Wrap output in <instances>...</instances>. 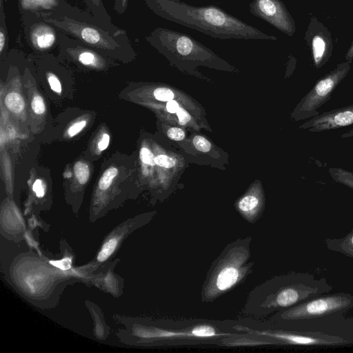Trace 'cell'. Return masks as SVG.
I'll use <instances>...</instances> for the list:
<instances>
[{
    "label": "cell",
    "instance_id": "cell-34",
    "mask_svg": "<svg viewBox=\"0 0 353 353\" xmlns=\"http://www.w3.org/2000/svg\"><path fill=\"white\" fill-rule=\"evenodd\" d=\"M167 134L170 139L174 141H181L185 136L182 129L176 127L169 128Z\"/></svg>",
    "mask_w": 353,
    "mask_h": 353
},
{
    "label": "cell",
    "instance_id": "cell-17",
    "mask_svg": "<svg viewBox=\"0 0 353 353\" xmlns=\"http://www.w3.org/2000/svg\"><path fill=\"white\" fill-rule=\"evenodd\" d=\"M88 11L108 31L114 34H126L127 32L112 23L111 16L108 14L103 0H83Z\"/></svg>",
    "mask_w": 353,
    "mask_h": 353
},
{
    "label": "cell",
    "instance_id": "cell-44",
    "mask_svg": "<svg viewBox=\"0 0 353 353\" xmlns=\"http://www.w3.org/2000/svg\"><path fill=\"white\" fill-rule=\"evenodd\" d=\"M64 1H67V0H64Z\"/></svg>",
    "mask_w": 353,
    "mask_h": 353
},
{
    "label": "cell",
    "instance_id": "cell-3",
    "mask_svg": "<svg viewBox=\"0 0 353 353\" xmlns=\"http://www.w3.org/2000/svg\"><path fill=\"white\" fill-rule=\"evenodd\" d=\"M249 241L250 238L230 245L213 265L202 291L203 300L210 301L220 296L250 272Z\"/></svg>",
    "mask_w": 353,
    "mask_h": 353
},
{
    "label": "cell",
    "instance_id": "cell-39",
    "mask_svg": "<svg viewBox=\"0 0 353 353\" xmlns=\"http://www.w3.org/2000/svg\"><path fill=\"white\" fill-rule=\"evenodd\" d=\"M110 142V137L108 134H104L98 143V148L100 150H104L107 148Z\"/></svg>",
    "mask_w": 353,
    "mask_h": 353
},
{
    "label": "cell",
    "instance_id": "cell-4",
    "mask_svg": "<svg viewBox=\"0 0 353 353\" xmlns=\"http://www.w3.org/2000/svg\"><path fill=\"white\" fill-rule=\"evenodd\" d=\"M145 40L160 53L179 64L219 63L212 50L190 35L165 28H156Z\"/></svg>",
    "mask_w": 353,
    "mask_h": 353
},
{
    "label": "cell",
    "instance_id": "cell-16",
    "mask_svg": "<svg viewBox=\"0 0 353 353\" xmlns=\"http://www.w3.org/2000/svg\"><path fill=\"white\" fill-rule=\"evenodd\" d=\"M64 0H18L21 14L32 12L47 16L62 8Z\"/></svg>",
    "mask_w": 353,
    "mask_h": 353
},
{
    "label": "cell",
    "instance_id": "cell-22",
    "mask_svg": "<svg viewBox=\"0 0 353 353\" xmlns=\"http://www.w3.org/2000/svg\"><path fill=\"white\" fill-rule=\"evenodd\" d=\"M328 173L334 181L353 190V172L341 168H330Z\"/></svg>",
    "mask_w": 353,
    "mask_h": 353
},
{
    "label": "cell",
    "instance_id": "cell-11",
    "mask_svg": "<svg viewBox=\"0 0 353 353\" xmlns=\"http://www.w3.org/2000/svg\"><path fill=\"white\" fill-rule=\"evenodd\" d=\"M250 12L288 36L296 30L295 22L281 0H252Z\"/></svg>",
    "mask_w": 353,
    "mask_h": 353
},
{
    "label": "cell",
    "instance_id": "cell-10",
    "mask_svg": "<svg viewBox=\"0 0 353 353\" xmlns=\"http://www.w3.org/2000/svg\"><path fill=\"white\" fill-rule=\"evenodd\" d=\"M58 47L60 56L85 67L101 68L109 59L94 48L61 32Z\"/></svg>",
    "mask_w": 353,
    "mask_h": 353
},
{
    "label": "cell",
    "instance_id": "cell-35",
    "mask_svg": "<svg viewBox=\"0 0 353 353\" xmlns=\"http://www.w3.org/2000/svg\"><path fill=\"white\" fill-rule=\"evenodd\" d=\"M129 0H114V10L119 14H123L128 7Z\"/></svg>",
    "mask_w": 353,
    "mask_h": 353
},
{
    "label": "cell",
    "instance_id": "cell-23",
    "mask_svg": "<svg viewBox=\"0 0 353 353\" xmlns=\"http://www.w3.org/2000/svg\"><path fill=\"white\" fill-rule=\"evenodd\" d=\"M8 32L3 1H0V56L2 58L8 49Z\"/></svg>",
    "mask_w": 353,
    "mask_h": 353
},
{
    "label": "cell",
    "instance_id": "cell-25",
    "mask_svg": "<svg viewBox=\"0 0 353 353\" xmlns=\"http://www.w3.org/2000/svg\"><path fill=\"white\" fill-rule=\"evenodd\" d=\"M73 259L70 254H65L60 259L50 260L48 263L54 268L63 272L71 271L72 268Z\"/></svg>",
    "mask_w": 353,
    "mask_h": 353
},
{
    "label": "cell",
    "instance_id": "cell-40",
    "mask_svg": "<svg viewBox=\"0 0 353 353\" xmlns=\"http://www.w3.org/2000/svg\"><path fill=\"white\" fill-rule=\"evenodd\" d=\"M179 108V105L174 100H170L166 103V109L170 113H176Z\"/></svg>",
    "mask_w": 353,
    "mask_h": 353
},
{
    "label": "cell",
    "instance_id": "cell-9",
    "mask_svg": "<svg viewBox=\"0 0 353 353\" xmlns=\"http://www.w3.org/2000/svg\"><path fill=\"white\" fill-rule=\"evenodd\" d=\"M21 14L25 38L32 50L46 53L59 46L61 32L43 15L32 12Z\"/></svg>",
    "mask_w": 353,
    "mask_h": 353
},
{
    "label": "cell",
    "instance_id": "cell-30",
    "mask_svg": "<svg viewBox=\"0 0 353 353\" xmlns=\"http://www.w3.org/2000/svg\"><path fill=\"white\" fill-rule=\"evenodd\" d=\"M155 164L159 166L170 168L175 165L176 160L165 154H159L154 158Z\"/></svg>",
    "mask_w": 353,
    "mask_h": 353
},
{
    "label": "cell",
    "instance_id": "cell-8",
    "mask_svg": "<svg viewBox=\"0 0 353 353\" xmlns=\"http://www.w3.org/2000/svg\"><path fill=\"white\" fill-rule=\"evenodd\" d=\"M127 330H130L128 336H132V341L136 343L172 339H208L230 335L220 332L209 325H200L181 330H170L134 323L130 327L128 326Z\"/></svg>",
    "mask_w": 353,
    "mask_h": 353
},
{
    "label": "cell",
    "instance_id": "cell-36",
    "mask_svg": "<svg viewBox=\"0 0 353 353\" xmlns=\"http://www.w3.org/2000/svg\"><path fill=\"white\" fill-rule=\"evenodd\" d=\"M176 114L178 117L179 124L181 125H185L191 119L188 112L180 106Z\"/></svg>",
    "mask_w": 353,
    "mask_h": 353
},
{
    "label": "cell",
    "instance_id": "cell-37",
    "mask_svg": "<svg viewBox=\"0 0 353 353\" xmlns=\"http://www.w3.org/2000/svg\"><path fill=\"white\" fill-rule=\"evenodd\" d=\"M86 122L85 121H80L77 123H74L72 125H71L68 130V133L70 137H73L78 134L79 132L82 130V129L85 126Z\"/></svg>",
    "mask_w": 353,
    "mask_h": 353
},
{
    "label": "cell",
    "instance_id": "cell-32",
    "mask_svg": "<svg viewBox=\"0 0 353 353\" xmlns=\"http://www.w3.org/2000/svg\"><path fill=\"white\" fill-rule=\"evenodd\" d=\"M46 76L50 88L57 93H61L62 88L58 77L51 72H48Z\"/></svg>",
    "mask_w": 353,
    "mask_h": 353
},
{
    "label": "cell",
    "instance_id": "cell-19",
    "mask_svg": "<svg viewBox=\"0 0 353 353\" xmlns=\"http://www.w3.org/2000/svg\"><path fill=\"white\" fill-rule=\"evenodd\" d=\"M85 303L94 321V334L95 337L101 341L105 340L110 334V327L104 321L101 310L95 303L88 300H86Z\"/></svg>",
    "mask_w": 353,
    "mask_h": 353
},
{
    "label": "cell",
    "instance_id": "cell-1",
    "mask_svg": "<svg viewBox=\"0 0 353 353\" xmlns=\"http://www.w3.org/2000/svg\"><path fill=\"white\" fill-rule=\"evenodd\" d=\"M145 3L156 15L214 39H277L214 5L195 6L181 0H145Z\"/></svg>",
    "mask_w": 353,
    "mask_h": 353
},
{
    "label": "cell",
    "instance_id": "cell-24",
    "mask_svg": "<svg viewBox=\"0 0 353 353\" xmlns=\"http://www.w3.org/2000/svg\"><path fill=\"white\" fill-rule=\"evenodd\" d=\"M5 104L14 113H20L25 108L24 100L21 95L17 92L8 94L5 98Z\"/></svg>",
    "mask_w": 353,
    "mask_h": 353
},
{
    "label": "cell",
    "instance_id": "cell-14",
    "mask_svg": "<svg viewBox=\"0 0 353 353\" xmlns=\"http://www.w3.org/2000/svg\"><path fill=\"white\" fill-rule=\"evenodd\" d=\"M248 333L257 336H263L283 342L285 344L302 345H338L347 343V341L339 336L324 335H304L283 332H272L268 330H254L239 326Z\"/></svg>",
    "mask_w": 353,
    "mask_h": 353
},
{
    "label": "cell",
    "instance_id": "cell-33",
    "mask_svg": "<svg viewBox=\"0 0 353 353\" xmlns=\"http://www.w3.org/2000/svg\"><path fill=\"white\" fill-rule=\"evenodd\" d=\"M154 157L151 151L147 148H142L140 150V159L143 163L150 165H154Z\"/></svg>",
    "mask_w": 353,
    "mask_h": 353
},
{
    "label": "cell",
    "instance_id": "cell-18",
    "mask_svg": "<svg viewBox=\"0 0 353 353\" xmlns=\"http://www.w3.org/2000/svg\"><path fill=\"white\" fill-rule=\"evenodd\" d=\"M325 243L329 250L353 259V229L343 237L326 239Z\"/></svg>",
    "mask_w": 353,
    "mask_h": 353
},
{
    "label": "cell",
    "instance_id": "cell-29",
    "mask_svg": "<svg viewBox=\"0 0 353 353\" xmlns=\"http://www.w3.org/2000/svg\"><path fill=\"white\" fill-rule=\"evenodd\" d=\"M156 99L161 101H169L174 99L173 92L167 88H158L154 91Z\"/></svg>",
    "mask_w": 353,
    "mask_h": 353
},
{
    "label": "cell",
    "instance_id": "cell-38",
    "mask_svg": "<svg viewBox=\"0 0 353 353\" xmlns=\"http://www.w3.org/2000/svg\"><path fill=\"white\" fill-rule=\"evenodd\" d=\"M32 190L36 194V196L39 198H41L45 194V190L43 188V183L40 179H37L32 186Z\"/></svg>",
    "mask_w": 353,
    "mask_h": 353
},
{
    "label": "cell",
    "instance_id": "cell-41",
    "mask_svg": "<svg viewBox=\"0 0 353 353\" xmlns=\"http://www.w3.org/2000/svg\"><path fill=\"white\" fill-rule=\"evenodd\" d=\"M345 58L347 61H352L353 60V41L352 42L347 53L345 54Z\"/></svg>",
    "mask_w": 353,
    "mask_h": 353
},
{
    "label": "cell",
    "instance_id": "cell-6",
    "mask_svg": "<svg viewBox=\"0 0 353 353\" xmlns=\"http://www.w3.org/2000/svg\"><path fill=\"white\" fill-rule=\"evenodd\" d=\"M351 63L352 61H347L339 63L334 70L319 79L295 108L294 118L303 120L319 115L318 109L331 99L333 92L347 75Z\"/></svg>",
    "mask_w": 353,
    "mask_h": 353
},
{
    "label": "cell",
    "instance_id": "cell-43",
    "mask_svg": "<svg viewBox=\"0 0 353 353\" xmlns=\"http://www.w3.org/2000/svg\"><path fill=\"white\" fill-rule=\"evenodd\" d=\"M0 1H1V0H0ZM2 1H4V0H2Z\"/></svg>",
    "mask_w": 353,
    "mask_h": 353
},
{
    "label": "cell",
    "instance_id": "cell-31",
    "mask_svg": "<svg viewBox=\"0 0 353 353\" xmlns=\"http://www.w3.org/2000/svg\"><path fill=\"white\" fill-rule=\"evenodd\" d=\"M32 109L37 114H41L45 112L46 106L41 96L35 95L31 102Z\"/></svg>",
    "mask_w": 353,
    "mask_h": 353
},
{
    "label": "cell",
    "instance_id": "cell-20",
    "mask_svg": "<svg viewBox=\"0 0 353 353\" xmlns=\"http://www.w3.org/2000/svg\"><path fill=\"white\" fill-rule=\"evenodd\" d=\"M259 204V200L256 196L247 195L239 201L238 208L244 215L245 219L252 222L256 219Z\"/></svg>",
    "mask_w": 353,
    "mask_h": 353
},
{
    "label": "cell",
    "instance_id": "cell-28",
    "mask_svg": "<svg viewBox=\"0 0 353 353\" xmlns=\"http://www.w3.org/2000/svg\"><path fill=\"white\" fill-rule=\"evenodd\" d=\"M192 143L195 148L200 152H208L211 149V144L209 141L202 136H195L193 138Z\"/></svg>",
    "mask_w": 353,
    "mask_h": 353
},
{
    "label": "cell",
    "instance_id": "cell-2",
    "mask_svg": "<svg viewBox=\"0 0 353 353\" xmlns=\"http://www.w3.org/2000/svg\"><path fill=\"white\" fill-rule=\"evenodd\" d=\"M45 19L60 32L94 48L106 56L122 61L132 59L135 52L128 34H114L105 30L88 11L68 1Z\"/></svg>",
    "mask_w": 353,
    "mask_h": 353
},
{
    "label": "cell",
    "instance_id": "cell-12",
    "mask_svg": "<svg viewBox=\"0 0 353 353\" xmlns=\"http://www.w3.org/2000/svg\"><path fill=\"white\" fill-rule=\"evenodd\" d=\"M305 39L311 48L314 65L317 69L321 68L332 56L331 33L316 17H312Z\"/></svg>",
    "mask_w": 353,
    "mask_h": 353
},
{
    "label": "cell",
    "instance_id": "cell-5",
    "mask_svg": "<svg viewBox=\"0 0 353 353\" xmlns=\"http://www.w3.org/2000/svg\"><path fill=\"white\" fill-rule=\"evenodd\" d=\"M285 283L267 302L269 308H290L316 296L328 294L332 290L325 278L316 279L308 273L291 274Z\"/></svg>",
    "mask_w": 353,
    "mask_h": 353
},
{
    "label": "cell",
    "instance_id": "cell-13",
    "mask_svg": "<svg viewBox=\"0 0 353 353\" xmlns=\"http://www.w3.org/2000/svg\"><path fill=\"white\" fill-rule=\"evenodd\" d=\"M353 124V105L320 113L299 128L310 132H319L339 129Z\"/></svg>",
    "mask_w": 353,
    "mask_h": 353
},
{
    "label": "cell",
    "instance_id": "cell-27",
    "mask_svg": "<svg viewBox=\"0 0 353 353\" xmlns=\"http://www.w3.org/2000/svg\"><path fill=\"white\" fill-rule=\"evenodd\" d=\"M75 176L81 184H85L89 178V168L83 162H77L74 167Z\"/></svg>",
    "mask_w": 353,
    "mask_h": 353
},
{
    "label": "cell",
    "instance_id": "cell-7",
    "mask_svg": "<svg viewBox=\"0 0 353 353\" xmlns=\"http://www.w3.org/2000/svg\"><path fill=\"white\" fill-rule=\"evenodd\" d=\"M353 307V296L350 293L325 294L291 307L281 312L284 320H310L343 313Z\"/></svg>",
    "mask_w": 353,
    "mask_h": 353
},
{
    "label": "cell",
    "instance_id": "cell-42",
    "mask_svg": "<svg viewBox=\"0 0 353 353\" xmlns=\"http://www.w3.org/2000/svg\"><path fill=\"white\" fill-rule=\"evenodd\" d=\"M353 137V129L342 135L343 138Z\"/></svg>",
    "mask_w": 353,
    "mask_h": 353
},
{
    "label": "cell",
    "instance_id": "cell-21",
    "mask_svg": "<svg viewBox=\"0 0 353 353\" xmlns=\"http://www.w3.org/2000/svg\"><path fill=\"white\" fill-rule=\"evenodd\" d=\"M121 279L115 274L113 271L109 269L105 275L99 279L101 286L104 289L111 293L114 296H119L122 294V285L123 281Z\"/></svg>",
    "mask_w": 353,
    "mask_h": 353
},
{
    "label": "cell",
    "instance_id": "cell-15",
    "mask_svg": "<svg viewBox=\"0 0 353 353\" xmlns=\"http://www.w3.org/2000/svg\"><path fill=\"white\" fill-rule=\"evenodd\" d=\"M145 223L138 221H126L114 228L104 239L95 258L96 263H102L112 256L130 233Z\"/></svg>",
    "mask_w": 353,
    "mask_h": 353
},
{
    "label": "cell",
    "instance_id": "cell-26",
    "mask_svg": "<svg viewBox=\"0 0 353 353\" xmlns=\"http://www.w3.org/2000/svg\"><path fill=\"white\" fill-rule=\"evenodd\" d=\"M117 174V169L114 167H110V168L107 169L102 176H101L99 181V188L101 190H106L108 189L114 177Z\"/></svg>",
    "mask_w": 353,
    "mask_h": 353
}]
</instances>
